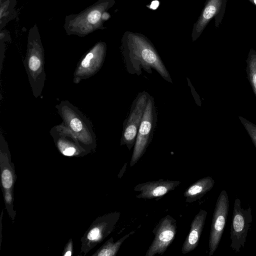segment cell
Here are the masks:
<instances>
[{
  "label": "cell",
  "instance_id": "4",
  "mask_svg": "<svg viewBox=\"0 0 256 256\" xmlns=\"http://www.w3.org/2000/svg\"><path fill=\"white\" fill-rule=\"evenodd\" d=\"M62 123L76 136L80 146L88 154L96 148V135L88 119L69 101H61L56 106Z\"/></svg>",
  "mask_w": 256,
  "mask_h": 256
},
{
  "label": "cell",
  "instance_id": "13",
  "mask_svg": "<svg viewBox=\"0 0 256 256\" xmlns=\"http://www.w3.org/2000/svg\"><path fill=\"white\" fill-rule=\"evenodd\" d=\"M227 0H206L196 22L194 24L192 32V42L201 35L210 22L214 18L216 28H218L224 18Z\"/></svg>",
  "mask_w": 256,
  "mask_h": 256
},
{
  "label": "cell",
  "instance_id": "27",
  "mask_svg": "<svg viewBox=\"0 0 256 256\" xmlns=\"http://www.w3.org/2000/svg\"><path fill=\"white\" fill-rule=\"evenodd\" d=\"M126 166H127V162L124 164V166H123L122 168L120 170L118 174V178H120L124 174V172L126 171Z\"/></svg>",
  "mask_w": 256,
  "mask_h": 256
},
{
  "label": "cell",
  "instance_id": "9",
  "mask_svg": "<svg viewBox=\"0 0 256 256\" xmlns=\"http://www.w3.org/2000/svg\"><path fill=\"white\" fill-rule=\"evenodd\" d=\"M252 220L251 208H242L240 200L236 198L234 202L230 232V247L236 253L239 252L240 249L244 247Z\"/></svg>",
  "mask_w": 256,
  "mask_h": 256
},
{
  "label": "cell",
  "instance_id": "7",
  "mask_svg": "<svg viewBox=\"0 0 256 256\" xmlns=\"http://www.w3.org/2000/svg\"><path fill=\"white\" fill-rule=\"evenodd\" d=\"M150 96L144 90L139 92L133 100L128 115L124 122L120 145L126 146L130 150L134 145L138 131Z\"/></svg>",
  "mask_w": 256,
  "mask_h": 256
},
{
  "label": "cell",
  "instance_id": "20",
  "mask_svg": "<svg viewBox=\"0 0 256 256\" xmlns=\"http://www.w3.org/2000/svg\"><path fill=\"white\" fill-rule=\"evenodd\" d=\"M247 78L256 97V51L251 48L246 60Z\"/></svg>",
  "mask_w": 256,
  "mask_h": 256
},
{
  "label": "cell",
  "instance_id": "6",
  "mask_svg": "<svg viewBox=\"0 0 256 256\" xmlns=\"http://www.w3.org/2000/svg\"><path fill=\"white\" fill-rule=\"evenodd\" d=\"M157 122V114L154 98L150 96L138 128L130 161L132 167L143 156L153 137Z\"/></svg>",
  "mask_w": 256,
  "mask_h": 256
},
{
  "label": "cell",
  "instance_id": "21",
  "mask_svg": "<svg viewBox=\"0 0 256 256\" xmlns=\"http://www.w3.org/2000/svg\"><path fill=\"white\" fill-rule=\"evenodd\" d=\"M5 208L9 216L12 221L14 220L16 216V211L14 209V191L5 190L2 191Z\"/></svg>",
  "mask_w": 256,
  "mask_h": 256
},
{
  "label": "cell",
  "instance_id": "25",
  "mask_svg": "<svg viewBox=\"0 0 256 256\" xmlns=\"http://www.w3.org/2000/svg\"><path fill=\"white\" fill-rule=\"evenodd\" d=\"M187 80H188V85L190 86V90H191V92H192V96H194V100L196 101V104L198 106H200L201 105H202V102H201V100H200V96H198V94L196 92L194 88V87L192 86V84L190 82V80H188V78H187Z\"/></svg>",
  "mask_w": 256,
  "mask_h": 256
},
{
  "label": "cell",
  "instance_id": "11",
  "mask_svg": "<svg viewBox=\"0 0 256 256\" xmlns=\"http://www.w3.org/2000/svg\"><path fill=\"white\" fill-rule=\"evenodd\" d=\"M228 209V196L226 192L222 190L217 199L213 214L208 240L209 256L214 254L219 245L224 232Z\"/></svg>",
  "mask_w": 256,
  "mask_h": 256
},
{
  "label": "cell",
  "instance_id": "3",
  "mask_svg": "<svg viewBox=\"0 0 256 256\" xmlns=\"http://www.w3.org/2000/svg\"><path fill=\"white\" fill-rule=\"evenodd\" d=\"M23 62L32 94L35 98H38L44 88L46 74L44 50L36 24L28 31L26 54Z\"/></svg>",
  "mask_w": 256,
  "mask_h": 256
},
{
  "label": "cell",
  "instance_id": "28",
  "mask_svg": "<svg viewBox=\"0 0 256 256\" xmlns=\"http://www.w3.org/2000/svg\"><path fill=\"white\" fill-rule=\"evenodd\" d=\"M250 2H251L252 4L256 6V0H248Z\"/></svg>",
  "mask_w": 256,
  "mask_h": 256
},
{
  "label": "cell",
  "instance_id": "12",
  "mask_svg": "<svg viewBox=\"0 0 256 256\" xmlns=\"http://www.w3.org/2000/svg\"><path fill=\"white\" fill-rule=\"evenodd\" d=\"M50 134L58 150L63 156L81 157L88 154L76 136L62 122L52 126Z\"/></svg>",
  "mask_w": 256,
  "mask_h": 256
},
{
  "label": "cell",
  "instance_id": "18",
  "mask_svg": "<svg viewBox=\"0 0 256 256\" xmlns=\"http://www.w3.org/2000/svg\"><path fill=\"white\" fill-rule=\"evenodd\" d=\"M134 233L133 230L124 235L116 242H114L113 237L106 240L92 256H115L116 255L122 242L132 234Z\"/></svg>",
  "mask_w": 256,
  "mask_h": 256
},
{
  "label": "cell",
  "instance_id": "14",
  "mask_svg": "<svg viewBox=\"0 0 256 256\" xmlns=\"http://www.w3.org/2000/svg\"><path fill=\"white\" fill-rule=\"evenodd\" d=\"M0 169L2 192L5 190L14 191L17 176L8 144L2 132L0 134Z\"/></svg>",
  "mask_w": 256,
  "mask_h": 256
},
{
  "label": "cell",
  "instance_id": "15",
  "mask_svg": "<svg viewBox=\"0 0 256 256\" xmlns=\"http://www.w3.org/2000/svg\"><path fill=\"white\" fill-rule=\"evenodd\" d=\"M180 184L178 180L160 179L138 184L134 187V190L140 192L136 196V198L150 200L162 197L174 190Z\"/></svg>",
  "mask_w": 256,
  "mask_h": 256
},
{
  "label": "cell",
  "instance_id": "1",
  "mask_svg": "<svg viewBox=\"0 0 256 256\" xmlns=\"http://www.w3.org/2000/svg\"><path fill=\"white\" fill-rule=\"evenodd\" d=\"M121 51L126 71L140 76L152 69L166 81L172 83L170 73L151 41L140 33L125 32L121 39Z\"/></svg>",
  "mask_w": 256,
  "mask_h": 256
},
{
  "label": "cell",
  "instance_id": "23",
  "mask_svg": "<svg viewBox=\"0 0 256 256\" xmlns=\"http://www.w3.org/2000/svg\"><path fill=\"white\" fill-rule=\"evenodd\" d=\"M9 36L8 32L0 30V74H1L2 64L5 55V42L8 41Z\"/></svg>",
  "mask_w": 256,
  "mask_h": 256
},
{
  "label": "cell",
  "instance_id": "17",
  "mask_svg": "<svg viewBox=\"0 0 256 256\" xmlns=\"http://www.w3.org/2000/svg\"><path fill=\"white\" fill-rule=\"evenodd\" d=\"M214 180L210 176L202 178L190 186L184 192L186 202L192 203L201 198L213 188Z\"/></svg>",
  "mask_w": 256,
  "mask_h": 256
},
{
  "label": "cell",
  "instance_id": "26",
  "mask_svg": "<svg viewBox=\"0 0 256 256\" xmlns=\"http://www.w3.org/2000/svg\"><path fill=\"white\" fill-rule=\"evenodd\" d=\"M4 209H3L2 210V213H1V215H0V245H1V244H2V216H3V214H4Z\"/></svg>",
  "mask_w": 256,
  "mask_h": 256
},
{
  "label": "cell",
  "instance_id": "19",
  "mask_svg": "<svg viewBox=\"0 0 256 256\" xmlns=\"http://www.w3.org/2000/svg\"><path fill=\"white\" fill-rule=\"evenodd\" d=\"M16 0H0V30L16 16Z\"/></svg>",
  "mask_w": 256,
  "mask_h": 256
},
{
  "label": "cell",
  "instance_id": "8",
  "mask_svg": "<svg viewBox=\"0 0 256 256\" xmlns=\"http://www.w3.org/2000/svg\"><path fill=\"white\" fill-rule=\"evenodd\" d=\"M106 53V44L100 41L96 43L80 58L74 72L73 82L79 84L90 78L101 69Z\"/></svg>",
  "mask_w": 256,
  "mask_h": 256
},
{
  "label": "cell",
  "instance_id": "16",
  "mask_svg": "<svg viewBox=\"0 0 256 256\" xmlns=\"http://www.w3.org/2000/svg\"><path fill=\"white\" fill-rule=\"evenodd\" d=\"M208 212L200 210L195 216L190 226V230L182 248V254H188L194 250L198 246Z\"/></svg>",
  "mask_w": 256,
  "mask_h": 256
},
{
  "label": "cell",
  "instance_id": "5",
  "mask_svg": "<svg viewBox=\"0 0 256 256\" xmlns=\"http://www.w3.org/2000/svg\"><path fill=\"white\" fill-rule=\"evenodd\" d=\"M120 217L118 212H112L95 219L80 238V254L85 256L114 230Z\"/></svg>",
  "mask_w": 256,
  "mask_h": 256
},
{
  "label": "cell",
  "instance_id": "24",
  "mask_svg": "<svg viewBox=\"0 0 256 256\" xmlns=\"http://www.w3.org/2000/svg\"><path fill=\"white\" fill-rule=\"evenodd\" d=\"M74 253V243L72 238H70L66 243L63 252L62 256H72Z\"/></svg>",
  "mask_w": 256,
  "mask_h": 256
},
{
  "label": "cell",
  "instance_id": "2",
  "mask_svg": "<svg viewBox=\"0 0 256 256\" xmlns=\"http://www.w3.org/2000/svg\"><path fill=\"white\" fill-rule=\"evenodd\" d=\"M116 0H98L80 12L66 16L64 29L68 35L84 37L98 30H104V22L110 17L108 10Z\"/></svg>",
  "mask_w": 256,
  "mask_h": 256
},
{
  "label": "cell",
  "instance_id": "22",
  "mask_svg": "<svg viewBox=\"0 0 256 256\" xmlns=\"http://www.w3.org/2000/svg\"><path fill=\"white\" fill-rule=\"evenodd\" d=\"M238 118L256 148V125L242 116H239Z\"/></svg>",
  "mask_w": 256,
  "mask_h": 256
},
{
  "label": "cell",
  "instance_id": "10",
  "mask_svg": "<svg viewBox=\"0 0 256 256\" xmlns=\"http://www.w3.org/2000/svg\"><path fill=\"white\" fill-rule=\"evenodd\" d=\"M177 230L176 220L170 215L161 218L152 230L154 238L146 256L162 255L175 238Z\"/></svg>",
  "mask_w": 256,
  "mask_h": 256
}]
</instances>
